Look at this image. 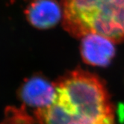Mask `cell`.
<instances>
[{"label":"cell","instance_id":"obj_1","mask_svg":"<svg viewBox=\"0 0 124 124\" xmlns=\"http://www.w3.org/2000/svg\"><path fill=\"white\" fill-rule=\"evenodd\" d=\"M54 84L52 103L34 111L30 124H114V105L97 76L76 69Z\"/></svg>","mask_w":124,"mask_h":124},{"label":"cell","instance_id":"obj_2","mask_svg":"<svg viewBox=\"0 0 124 124\" xmlns=\"http://www.w3.org/2000/svg\"><path fill=\"white\" fill-rule=\"evenodd\" d=\"M63 26L72 36L96 34L124 42V0H64Z\"/></svg>","mask_w":124,"mask_h":124},{"label":"cell","instance_id":"obj_3","mask_svg":"<svg viewBox=\"0 0 124 124\" xmlns=\"http://www.w3.org/2000/svg\"><path fill=\"white\" fill-rule=\"evenodd\" d=\"M55 86L48 79L35 75L26 79L19 89V97L23 109L36 111L50 105L55 96Z\"/></svg>","mask_w":124,"mask_h":124},{"label":"cell","instance_id":"obj_4","mask_svg":"<svg viewBox=\"0 0 124 124\" xmlns=\"http://www.w3.org/2000/svg\"><path fill=\"white\" fill-rule=\"evenodd\" d=\"M81 39V55L86 64L106 67L111 63L115 55V47L111 40L96 34H87Z\"/></svg>","mask_w":124,"mask_h":124},{"label":"cell","instance_id":"obj_5","mask_svg":"<svg viewBox=\"0 0 124 124\" xmlns=\"http://www.w3.org/2000/svg\"><path fill=\"white\" fill-rule=\"evenodd\" d=\"M27 20L38 29L56 25L63 16V9L53 0H34L25 11Z\"/></svg>","mask_w":124,"mask_h":124}]
</instances>
